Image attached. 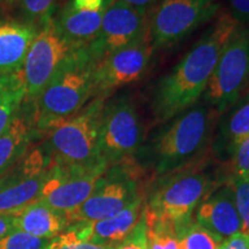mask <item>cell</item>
Listing matches in <instances>:
<instances>
[{"instance_id": "cell-1", "label": "cell", "mask_w": 249, "mask_h": 249, "mask_svg": "<svg viewBox=\"0 0 249 249\" xmlns=\"http://www.w3.org/2000/svg\"><path fill=\"white\" fill-rule=\"evenodd\" d=\"M238 24L226 9H222L183 57L158 79L150 97L152 127L200 101L224 46Z\"/></svg>"}, {"instance_id": "cell-2", "label": "cell", "mask_w": 249, "mask_h": 249, "mask_svg": "<svg viewBox=\"0 0 249 249\" xmlns=\"http://www.w3.org/2000/svg\"><path fill=\"white\" fill-rule=\"evenodd\" d=\"M218 119L219 113L201 98L148 133L136 164L155 179L204 160L211 151Z\"/></svg>"}, {"instance_id": "cell-3", "label": "cell", "mask_w": 249, "mask_h": 249, "mask_svg": "<svg viewBox=\"0 0 249 249\" xmlns=\"http://www.w3.org/2000/svg\"><path fill=\"white\" fill-rule=\"evenodd\" d=\"M98 60L89 45L73 50L43 92L35 99V120L39 135L74 117L93 98Z\"/></svg>"}, {"instance_id": "cell-4", "label": "cell", "mask_w": 249, "mask_h": 249, "mask_svg": "<svg viewBox=\"0 0 249 249\" xmlns=\"http://www.w3.org/2000/svg\"><path fill=\"white\" fill-rule=\"evenodd\" d=\"M223 180L216 179L210 161L204 160L149 180L145 186V214L152 219L174 224L177 233L193 222V213L211 189Z\"/></svg>"}, {"instance_id": "cell-5", "label": "cell", "mask_w": 249, "mask_h": 249, "mask_svg": "<svg viewBox=\"0 0 249 249\" xmlns=\"http://www.w3.org/2000/svg\"><path fill=\"white\" fill-rule=\"evenodd\" d=\"M126 88L105 99L99 147L107 166L134 161L148 135L141 99Z\"/></svg>"}, {"instance_id": "cell-6", "label": "cell", "mask_w": 249, "mask_h": 249, "mask_svg": "<svg viewBox=\"0 0 249 249\" xmlns=\"http://www.w3.org/2000/svg\"><path fill=\"white\" fill-rule=\"evenodd\" d=\"M105 99L93 97L74 117L46 134L44 147L54 163L93 167L107 165L101 155L99 133Z\"/></svg>"}, {"instance_id": "cell-7", "label": "cell", "mask_w": 249, "mask_h": 249, "mask_svg": "<svg viewBox=\"0 0 249 249\" xmlns=\"http://www.w3.org/2000/svg\"><path fill=\"white\" fill-rule=\"evenodd\" d=\"M144 176L135 160L108 166L88 200L67 214L68 222H97L119 213L144 194Z\"/></svg>"}, {"instance_id": "cell-8", "label": "cell", "mask_w": 249, "mask_h": 249, "mask_svg": "<svg viewBox=\"0 0 249 249\" xmlns=\"http://www.w3.org/2000/svg\"><path fill=\"white\" fill-rule=\"evenodd\" d=\"M222 9V0H161L149 14V39L155 52L180 44Z\"/></svg>"}, {"instance_id": "cell-9", "label": "cell", "mask_w": 249, "mask_h": 249, "mask_svg": "<svg viewBox=\"0 0 249 249\" xmlns=\"http://www.w3.org/2000/svg\"><path fill=\"white\" fill-rule=\"evenodd\" d=\"M249 88V27L238 24L224 46L202 99L219 116Z\"/></svg>"}, {"instance_id": "cell-10", "label": "cell", "mask_w": 249, "mask_h": 249, "mask_svg": "<svg viewBox=\"0 0 249 249\" xmlns=\"http://www.w3.org/2000/svg\"><path fill=\"white\" fill-rule=\"evenodd\" d=\"M51 156L44 144L29 151L0 177V213H17L38 201L49 177Z\"/></svg>"}, {"instance_id": "cell-11", "label": "cell", "mask_w": 249, "mask_h": 249, "mask_svg": "<svg viewBox=\"0 0 249 249\" xmlns=\"http://www.w3.org/2000/svg\"><path fill=\"white\" fill-rule=\"evenodd\" d=\"M155 50L147 38L103 58L95 71L93 97L107 99L139 82L150 70Z\"/></svg>"}, {"instance_id": "cell-12", "label": "cell", "mask_w": 249, "mask_h": 249, "mask_svg": "<svg viewBox=\"0 0 249 249\" xmlns=\"http://www.w3.org/2000/svg\"><path fill=\"white\" fill-rule=\"evenodd\" d=\"M149 14L121 0H111L103 13L98 35L89 45L98 62L112 52L149 38Z\"/></svg>"}, {"instance_id": "cell-13", "label": "cell", "mask_w": 249, "mask_h": 249, "mask_svg": "<svg viewBox=\"0 0 249 249\" xmlns=\"http://www.w3.org/2000/svg\"><path fill=\"white\" fill-rule=\"evenodd\" d=\"M74 49L60 35L53 18L39 28L31 43L23 64V76L27 87V98L35 101L49 85L62 62Z\"/></svg>"}, {"instance_id": "cell-14", "label": "cell", "mask_w": 249, "mask_h": 249, "mask_svg": "<svg viewBox=\"0 0 249 249\" xmlns=\"http://www.w3.org/2000/svg\"><path fill=\"white\" fill-rule=\"evenodd\" d=\"M107 167L105 164L93 167L68 166L52 161L38 201L67 216L88 200Z\"/></svg>"}, {"instance_id": "cell-15", "label": "cell", "mask_w": 249, "mask_h": 249, "mask_svg": "<svg viewBox=\"0 0 249 249\" xmlns=\"http://www.w3.org/2000/svg\"><path fill=\"white\" fill-rule=\"evenodd\" d=\"M195 222L222 242L241 232V220L230 180L218 183L208 193L197 207Z\"/></svg>"}, {"instance_id": "cell-16", "label": "cell", "mask_w": 249, "mask_h": 249, "mask_svg": "<svg viewBox=\"0 0 249 249\" xmlns=\"http://www.w3.org/2000/svg\"><path fill=\"white\" fill-rule=\"evenodd\" d=\"M145 207V192L119 213L97 222L73 223L68 229L81 240L96 245L114 246L123 241L141 219Z\"/></svg>"}, {"instance_id": "cell-17", "label": "cell", "mask_w": 249, "mask_h": 249, "mask_svg": "<svg viewBox=\"0 0 249 249\" xmlns=\"http://www.w3.org/2000/svg\"><path fill=\"white\" fill-rule=\"evenodd\" d=\"M38 135L35 105L27 98L14 119L0 134V177L29 151L31 143Z\"/></svg>"}, {"instance_id": "cell-18", "label": "cell", "mask_w": 249, "mask_h": 249, "mask_svg": "<svg viewBox=\"0 0 249 249\" xmlns=\"http://www.w3.org/2000/svg\"><path fill=\"white\" fill-rule=\"evenodd\" d=\"M249 136V89L231 107L219 116L214 129L211 152L219 161H229Z\"/></svg>"}, {"instance_id": "cell-19", "label": "cell", "mask_w": 249, "mask_h": 249, "mask_svg": "<svg viewBox=\"0 0 249 249\" xmlns=\"http://www.w3.org/2000/svg\"><path fill=\"white\" fill-rule=\"evenodd\" d=\"M38 30L23 20L0 17V74L22 70Z\"/></svg>"}, {"instance_id": "cell-20", "label": "cell", "mask_w": 249, "mask_h": 249, "mask_svg": "<svg viewBox=\"0 0 249 249\" xmlns=\"http://www.w3.org/2000/svg\"><path fill=\"white\" fill-rule=\"evenodd\" d=\"M104 9L80 11L68 0L58 9L53 17V22L60 35L74 49H80L90 45L97 37Z\"/></svg>"}, {"instance_id": "cell-21", "label": "cell", "mask_w": 249, "mask_h": 249, "mask_svg": "<svg viewBox=\"0 0 249 249\" xmlns=\"http://www.w3.org/2000/svg\"><path fill=\"white\" fill-rule=\"evenodd\" d=\"M66 214L58 213L40 201L27 205L17 213V227L43 239H52L70 226Z\"/></svg>"}, {"instance_id": "cell-22", "label": "cell", "mask_w": 249, "mask_h": 249, "mask_svg": "<svg viewBox=\"0 0 249 249\" xmlns=\"http://www.w3.org/2000/svg\"><path fill=\"white\" fill-rule=\"evenodd\" d=\"M27 99V87L22 70L0 74V134Z\"/></svg>"}, {"instance_id": "cell-23", "label": "cell", "mask_w": 249, "mask_h": 249, "mask_svg": "<svg viewBox=\"0 0 249 249\" xmlns=\"http://www.w3.org/2000/svg\"><path fill=\"white\" fill-rule=\"evenodd\" d=\"M68 0H18L22 20L40 28Z\"/></svg>"}, {"instance_id": "cell-24", "label": "cell", "mask_w": 249, "mask_h": 249, "mask_svg": "<svg viewBox=\"0 0 249 249\" xmlns=\"http://www.w3.org/2000/svg\"><path fill=\"white\" fill-rule=\"evenodd\" d=\"M145 219L149 249H178L179 238L174 224L152 219L147 217V214Z\"/></svg>"}, {"instance_id": "cell-25", "label": "cell", "mask_w": 249, "mask_h": 249, "mask_svg": "<svg viewBox=\"0 0 249 249\" xmlns=\"http://www.w3.org/2000/svg\"><path fill=\"white\" fill-rule=\"evenodd\" d=\"M234 191L236 210L241 220V232L249 234V176L230 179Z\"/></svg>"}, {"instance_id": "cell-26", "label": "cell", "mask_w": 249, "mask_h": 249, "mask_svg": "<svg viewBox=\"0 0 249 249\" xmlns=\"http://www.w3.org/2000/svg\"><path fill=\"white\" fill-rule=\"evenodd\" d=\"M187 249H219L222 241L210 232L193 222L183 235Z\"/></svg>"}, {"instance_id": "cell-27", "label": "cell", "mask_w": 249, "mask_h": 249, "mask_svg": "<svg viewBox=\"0 0 249 249\" xmlns=\"http://www.w3.org/2000/svg\"><path fill=\"white\" fill-rule=\"evenodd\" d=\"M49 241L17 229L0 240V249H45Z\"/></svg>"}, {"instance_id": "cell-28", "label": "cell", "mask_w": 249, "mask_h": 249, "mask_svg": "<svg viewBox=\"0 0 249 249\" xmlns=\"http://www.w3.org/2000/svg\"><path fill=\"white\" fill-rule=\"evenodd\" d=\"M113 246L107 245H96L92 242L81 240L80 238L74 234L70 229L65 230L64 232L58 234L54 238L50 239L45 249H112Z\"/></svg>"}, {"instance_id": "cell-29", "label": "cell", "mask_w": 249, "mask_h": 249, "mask_svg": "<svg viewBox=\"0 0 249 249\" xmlns=\"http://www.w3.org/2000/svg\"><path fill=\"white\" fill-rule=\"evenodd\" d=\"M229 176L227 178L249 176V136L239 145L229 161Z\"/></svg>"}, {"instance_id": "cell-30", "label": "cell", "mask_w": 249, "mask_h": 249, "mask_svg": "<svg viewBox=\"0 0 249 249\" xmlns=\"http://www.w3.org/2000/svg\"><path fill=\"white\" fill-rule=\"evenodd\" d=\"M112 249H148V235H147V219L144 211L134 230L129 233L123 241L114 245Z\"/></svg>"}, {"instance_id": "cell-31", "label": "cell", "mask_w": 249, "mask_h": 249, "mask_svg": "<svg viewBox=\"0 0 249 249\" xmlns=\"http://www.w3.org/2000/svg\"><path fill=\"white\" fill-rule=\"evenodd\" d=\"M226 11L239 24L249 27V0H227Z\"/></svg>"}, {"instance_id": "cell-32", "label": "cell", "mask_w": 249, "mask_h": 249, "mask_svg": "<svg viewBox=\"0 0 249 249\" xmlns=\"http://www.w3.org/2000/svg\"><path fill=\"white\" fill-rule=\"evenodd\" d=\"M219 249H249V234L244 232L235 233L224 240Z\"/></svg>"}, {"instance_id": "cell-33", "label": "cell", "mask_w": 249, "mask_h": 249, "mask_svg": "<svg viewBox=\"0 0 249 249\" xmlns=\"http://www.w3.org/2000/svg\"><path fill=\"white\" fill-rule=\"evenodd\" d=\"M17 229V213H0V240Z\"/></svg>"}, {"instance_id": "cell-34", "label": "cell", "mask_w": 249, "mask_h": 249, "mask_svg": "<svg viewBox=\"0 0 249 249\" xmlns=\"http://www.w3.org/2000/svg\"><path fill=\"white\" fill-rule=\"evenodd\" d=\"M71 4L80 11H101L107 7L111 0H71Z\"/></svg>"}, {"instance_id": "cell-35", "label": "cell", "mask_w": 249, "mask_h": 249, "mask_svg": "<svg viewBox=\"0 0 249 249\" xmlns=\"http://www.w3.org/2000/svg\"><path fill=\"white\" fill-rule=\"evenodd\" d=\"M121 1L126 2V4L133 6V7L151 12L156 6L160 4L161 0H121Z\"/></svg>"}, {"instance_id": "cell-36", "label": "cell", "mask_w": 249, "mask_h": 249, "mask_svg": "<svg viewBox=\"0 0 249 249\" xmlns=\"http://www.w3.org/2000/svg\"><path fill=\"white\" fill-rule=\"evenodd\" d=\"M185 233L179 236V241H178V249H187L186 242H185V238H183Z\"/></svg>"}, {"instance_id": "cell-37", "label": "cell", "mask_w": 249, "mask_h": 249, "mask_svg": "<svg viewBox=\"0 0 249 249\" xmlns=\"http://www.w3.org/2000/svg\"><path fill=\"white\" fill-rule=\"evenodd\" d=\"M14 0H0V2H6V4H8V2H13Z\"/></svg>"}, {"instance_id": "cell-38", "label": "cell", "mask_w": 249, "mask_h": 249, "mask_svg": "<svg viewBox=\"0 0 249 249\" xmlns=\"http://www.w3.org/2000/svg\"><path fill=\"white\" fill-rule=\"evenodd\" d=\"M148 249H149V247H148Z\"/></svg>"}, {"instance_id": "cell-39", "label": "cell", "mask_w": 249, "mask_h": 249, "mask_svg": "<svg viewBox=\"0 0 249 249\" xmlns=\"http://www.w3.org/2000/svg\"><path fill=\"white\" fill-rule=\"evenodd\" d=\"M248 89H249V88H248ZM248 89H247V90H248Z\"/></svg>"}]
</instances>
